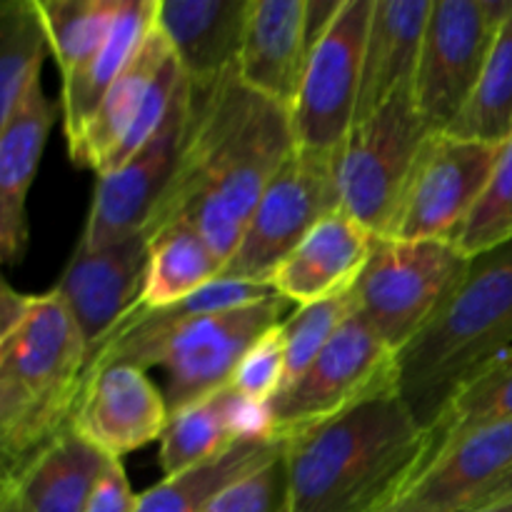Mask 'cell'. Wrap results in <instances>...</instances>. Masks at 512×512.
I'll return each mask as SVG.
<instances>
[{
    "label": "cell",
    "mask_w": 512,
    "mask_h": 512,
    "mask_svg": "<svg viewBox=\"0 0 512 512\" xmlns=\"http://www.w3.org/2000/svg\"><path fill=\"white\" fill-rule=\"evenodd\" d=\"M295 148L290 110L245 88L238 70L210 88L190 85L183 155L145 238L188 223L228 263L265 188Z\"/></svg>",
    "instance_id": "obj_1"
},
{
    "label": "cell",
    "mask_w": 512,
    "mask_h": 512,
    "mask_svg": "<svg viewBox=\"0 0 512 512\" xmlns=\"http://www.w3.org/2000/svg\"><path fill=\"white\" fill-rule=\"evenodd\" d=\"M285 443L283 512H383L408 493L433 438L398 385Z\"/></svg>",
    "instance_id": "obj_2"
},
{
    "label": "cell",
    "mask_w": 512,
    "mask_h": 512,
    "mask_svg": "<svg viewBox=\"0 0 512 512\" xmlns=\"http://www.w3.org/2000/svg\"><path fill=\"white\" fill-rule=\"evenodd\" d=\"M512 348V243L473 258L468 275L398 353V393L425 430L453 395Z\"/></svg>",
    "instance_id": "obj_3"
},
{
    "label": "cell",
    "mask_w": 512,
    "mask_h": 512,
    "mask_svg": "<svg viewBox=\"0 0 512 512\" xmlns=\"http://www.w3.org/2000/svg\"><path fill=\"white\" fill-rule=\"evenodd\" d=\"M88 363V345L58 290L35 295L23 323L0 338V478L70 428Z\"/></svg>",
    "instance_id": "obj_4"
},
{
    "label": "cell",
    "mask_w": 512,
    "mask_h": 512,
    "mask_svg": "<svg viewBox=\"0 0 512 512\" xmlns=\"http://www.w3.org/2000/svg\"><path fill=\"white\" fill-rule=\"evenodd\" d=\"M285 298H270L225 313L200 315L168 330L138 338H108L88 363V370L105 365H135L140 370L163 368L170 415L218 390L228 388L243 355L280 325Z\"/></svg>",
    "instance_id": "obj_5"
},
{
    "label": "cell",
    "mask_w": 512,
    "mask_h": 512,
    "mask_svg": "<svg viewBox=\"0 0 512 512\" xmlns=\"http://www.w3.org/2000/svg\"><path fill=\"white\" fill-rule=\"evenodd\" d=\"M430 135L413 90L395 95L355 123L333 153L340 210L375 238H390L410 175Z\"/></svg>",
    "instance_id": "obj_6"
},
{
    "label": "cell",
    "mask_w": 512,
    "mask_h": 512,
    "mask_svg": "<svg viewBox=\"0 0 512 512\" xmlns=\"http://www.w3.org/2000/svg\"><path fill=\"white\" fill-rule=\"evenodd\" d=\"M470 263L458 245L378 238L353 288L355 315L398 355L435 318Z\"/></svg>",
    "instance_id": "obj_7"
},
{
    "label": "cell",
    "mask_w": 512,
    "mask_h": 512,
    "mask_svg": "<svg viewBox=\"0 0 512 512\" xmlns=\"http://www.w3.org/2000/svg\"><path fill=\"white\" fill-rule=\"evenodd\" d=\"M393 385H398V355L353 313L310 368L273 400L270 435L295 438Z\"/></svg>",
    "instance_id": "obj_8"
},
{
    "label": "cell",
    "mask_w": 512,
    "mask_h": 512,
    "mask_svg": "<svg viewBox=\"0 0 512 512\" xmlns=\"http://www.w3.org/2000/svg\"><path fill=\"white\" fill-rule=\"evenodd\" d=\"M512 0H433L413 98L430 133H445L468 105Z\"/></svg>",
    "instance_id": "obj_9"
},
{
    "label": "cell",
    "mask_w": 512,
    "mask_h": 512,
    "mask_svg": "<svg viewBox=\"0 0 512 512\" xmlns=\"http://www.w3.org/2000/svg\"><path fill=\"white\" fill-rule=\"evenodd\" d=\"M340 210L333 153L295 148L265 188L220 278L270 283L278 265L325 218Z\"/></svg>",
    "instance_id": "obj_10"
},
{
    "label": "cell",
    "mask_w": 512,
    "mask_h": 512,
    "mask_svg": "<svg viewBox=\"0 0 512 512\" xmlns=\"http://www.w3.org/2000/svg\"><path fill=\"white\" fill-rule=\"evenodd\" d=\"M373 3L343 0L310 50L303 85L290 110L300 150L335 153L353 130Z\"/></svg>",
    "instance_id": "obj_11"
},
{
    "label": "cell",
    "mask_w": 512,
    "mask_h": 512,
    "mask_svg": "<svg viewBox=\"0 0 512 512\" xmlns=\"http://www.w3.org/2000/svg\"><path fill=\"white\" fill-rule=\"evenodd\" d=\"M500 153L503 145L448 133L430 135L410 175L390 238L458 243Z\"/></svg>",
    "instance_id": "obj_12"
},
{
    "label": "cell",
    "mask_w": 512,
    "mask_h": 512,
    "mask_svg": "<svg viewBox=\"0 0 512 512\" xmlns=\"http://www.w3.org/2000/svg\"><path fill=\"white\" fill-rule=\"evenodd\" d=\"M190 120V83L185 78L163 128L118 170L98 175L88 220L78 243L88 250L123 243L145 233L183 155Z\"/></svg>",
    "instance_id": "obj_13"
},
{
    "label": "cell",
    "mask_w": 512,
    "mask_h": 512,
    "mask_svg": "<svg viewBox=\"0 0 512 512\" xmlns=\"http://www.w3.org/2000/svg\"><path fill=\"white\" fill-rule=\"evenodd\" d=\"M170 408L163 390L135 365H105L83 378L70 430L110 460L163 438Z\"/></svg>",
    "instance_id": "obj_14"
},
{
    "label": "cell",
    "mask_w": 512,
    "mask_h": 512,
    "mask_svg": "<svg viewBox=\"0 0 512 512\" xmlns=\"http://www.w3.org/2000/svg\"><path fill=\"white\" fill-rule=\"evenodd\" d=\"M148 253L145 233L98 250L75 245L55 290L73 313L90 360L115 325L138 305L148 273Z\"/></svg>",
    "instance_id": "obj_15"
},
{
    "label": "cell",
    "mask_w": 512,
    "mask_h": 512,
    "mask_svg": "<svg viewBox=\"0 0 512 512\" xmlns=\"http://www.w3.org/2000/svg\"><path fill=\"white\" fill-rule=\"evenodd\" d=\"M313 50L308 0H250L235 70L245 88L293 110Z\"/></svg>",
    "instance_id": "obj_16"
},
{
    "label": "cell",
    "mask_w": 512,
    "mask_h": 512,
    "mask_svg": "<svg viewBox=\"0 0 512 512\" xmlns=\"http://www.w3.org/2000/svg\"><path fill=\"white\" fill-rule=\"evenodd\" d=\"M375 238L343 210L325 215L273 273L280 298L298 308L353 293L373 255Z\"/></svg>",
    "instance_id": "obj_17"
},
{
    "label": "cell",
    "mask_w": 512,
    "mask_h": 512,
    "mask_svg": "<svg viewBox=\"0 0 512 512\" xmlns=\"http://www.w3.org/2000/svg\"><path fill=\"white\" fill-rule=\"evenodd\" d=\"M250 0H158V28L193 88H210L235 70Z\"/></svg>",
    "instance_id": "obj_18"
},
{
    "label": "cell",
    "mask_w": 512,
    "mask_h": 512,
    "mask_svg": "<svg viewBox=\"0 0 512 512\" xmlns=\"http://www.w3.org/2000/svg\"><path fill=\"white\" fill-rule=\"evenodd\" d=\"M512 468V423L478 430L425 463L400 500L415 512H468Z\"/></svg>",
    "instance_id": "obj_19"
},
{
    "label": "cell",
    "mask_w": 512,
    "mask_h": 512,
    "mask_svg": "<svg viewBox=\"0 0 512 512\" xmlns=\"http://www.w3.org/2000/svg\"><path fill=\"white\" fill-rule=\"evenodd\" d=\"M433 0H375L365 40L355 123L413 90Z\"/></svg>",
    "instance_id": "obj_20"
},
{
    "label": "cell",
    "mask_w": 512,
    "mask_h": 512,
    "mask_svg": "<svg viewBox=\"0 0 512 512\" xmlns=\"http://www.w3.org/2000/svg\"><path fill=\"white\" fill-rule=\"evenodd\" d=\"M58 110L60 103L48 100L38 85L23 108L0 125V255L5 265L18 263L28 245L25 203Z\"/></svg>",
    "instance_id": "obj_21"
},
{
    "label": "cell",
    "mask_w": 512,
    "mask_h": 512,
    "mask_svg": "<svg viewBox=\"0 0 512 512\" xmlns=\"http://www.w3.org/2000/svg\"><path fill=\"white\" fill-rule=\"evenodd\" d=\"M248 435H270L268 410L240 400L230 385L178 410L170 415L168 428L160 438L163 478L218 458Z\"/></svg>",
    "instance_id": "obj_22"
},
{
    "label": "cell",
    "mask_w": 512,
    "mask_h": 512,
    "mask_svg": "<svg viewBox=\"0 0 512 512\" xmlns=\"http://www.w3.org/2000/svg\"><path fill=\"white\" fill-rule=\"evenodd\" d=\"M155 18H158V0H123L105 43L78 70L63 78L60 115H63L68 145L80 138L110 85L123 75L135 53L143 48L150 30L155 28Z\"/></svg>",
    "instance_id": "obj_23"
},
{
    "label": "cell",
    "mask_w": 512,
    "mask_h": 512,
    "mask_svg": "<svg viewBox=\"0 0 512 512\" xmlns=\"http://www.w3.org/2000/svg\"><path fill=\"white\" fill-rule=\"evenodd\" d=\"M105 460L68 428L0 485L13 490L25 512H85Z\"/></svg>",
    "instance_id": "obj_24"
},
{
    "label": "cell",
    "mask_w": 512,
    "mask_h": 512,
    "mask_svg": "<svg viewBox=\"0 0 512 512\" xmlns=\"http://www.w3.org/2000/svg\"><path fill=\"white\" fill-rule=\"evenodd\" d=\"M170 55H173V50H170L163 30L158 28V18H155V28L150 30L143 48L135 53L123 75L110 85L103 103L95 110L90 123L85 125L80 138L68 145L75 165L93 170L95 175L105 168L120 140L128 135V130L138 120L150 88H153V80L158 78L160 68Z\"/></svg>",
    "instance_id": "obj_25"
},
{
    "label": "cell",
    "mask_w": 512,
    "mask_h": 512,
    "mask_svg": "<svg viewBox=\"0 0 512 512\" xmlns=\"http://www.w3.org/2000/svg\"><path fill=\"white\" fill-rule=\"evenodd\" d=\"M283 450V440L270 435H248L218 458L163 478L158 485L145 490L138 495L135 512H205L225 488L263 468Z\"/></svg>",
    "instance_id": "obj_26"
},
{
    "label": "cell",
    "mask_w": 512,
    "mask_h": 512,
    "mask_svg": "<svg viewBox=\"0 0 512 512\" xmlns=\"http://www.w3.org/2000/svg\"><path fill=\"white\" fill-rule=\"evenodd\" d=\"M148 273L138 305L168 308L220 280L225 260L188 223H175L148 238Z\"/></svg>",
    "instance_id": "obj_27"
},
{
    "label": "cell",
    "mask_w": 512,
    "mask_h": 512,
    "mask_svg": "<svg viewBox=\"0 0 512 512\" xmlns=\"http://www.w3.org/2000/svg\"><path fill=\"white\" fill-rule=\"evenodd\" d=\"M48 33L38 0L0 3V125L8 123L40 85Z\"/></svg>",
    "instance_id": "obj_28"
},
{
    "label": "cell",
    "mask_w": 512,
    "mask_h": 512,
    "mask_svg": "<svg viewBox=\"0 0 512 512\" xmlns=\"http://www.w3.org/2000/svg\"><path fill=\"white\" fill-rule=\"evenodd\" d=\"M505 423H512V348L485 365L453 395L438 423L430 428V458L478 430Z\"/></svg>",
    "instance_id": "obj_29"
},
{
    "label": "cell",
    "mask_w": 512,
    "mask_h": 512,
    "mask_svg": "<svg viewBox=\"0 0 512 512\" xmlns=\"http://www.w3.org/2000/svg\"><path fill=\"white\" fill-rule=\"evenodd\" d=\"M445 133L493 145L512 140V10L495 35L468 105Z\"/></svg>",
    "instance_id": "obj_30"
},
{
    "label": "cell",
    "mask_w": 512,
    "mask_h": 512,
    "mask_svg": "<svg viewBox=\"0 0 512 512\" xmlns=\"http://www.w3.org/2000/svg\"><path fill=\"white\" fill-rule=\"evenodd\" d=\"M123 0H38L60 80L78 70L113 30Z\"/></svg>",
    "instance_id": "obj_31"
},
{
    "label": "cell",
    "mask_w": 512,
    "mask_h": 512,
    "mask_svg": "<svg viewBox=\"0 0 512 512\" xmlns=\"http://www.w3.org/2000/svg\"><path fill=\"white\" fill-rule=\"evenodd\" d=\"M508 243H512V140L503 145L493 175L455 245L468 258H480Z\"/></svg>",
    "instance_id": "obj_32"
},
{
    "label": "cell",
    "mask_w": 512,
    "mask_h": 512,
    "mask_svg": "<svg viewBox=\"0 0 512 512\" xmlns=\"http://www.w3.org/2000/svg\"><path fill=\"white\" fill-rule=\"evenodd\" d=\"M353 313V293H345L340 298L323 300V303L303 305L288 320L280 323L285 340V358H288V380H285V388L290 383H295L310 368V363L323 353L325 345L335 338V333L348 323V318Z\"/></svg>",
    "instance_id": "obj_33"
},
{
    "label": "cell",
    "mask_w": 512,
    "mask_h": 512,
    "mask_svg": "<svg viewBox=\"0 0 512 512\" xmlns=\"http://www.w3.org/2000/svg\"><path fill=\"white\" fill-rule=\"evenodd\" d=\"M285 380H288L285 340L280 325H275L243 355L230 380V388L253 408L268 410L285 390Z\"/></svg>",
    "instance_id": "obj_34"
},
{
    "label": "cell",
    "mask_w": 512,
    "mask_h": 512,
    "mask_svg": "<svg viewBox=\"0 0 512 512\" xmlns=\"http://www.w3.org/2000/svg\"><path fill=\"white\" fill-rule=\"evenodd\" d=\"M285 508V450L225 488L205 512H283Z\"/></svg>",
    "instance_id": "obj_35"
},
{
    "label": "cell",
    "mask_w": 512,
    "mask_h": 512,
    "mask_svg": "<svg viewBox=\"0 0 512 512\" xmlns=\"http://www.w3.org/2000/svg\"><path fill=\"white\" fill-rule=\"evenodd\" d=\"M135 508H138V495L130 488L123 463L108 458L90 490L85 512H135Z\"/></svg>",
    "instance_id": "obj_36"
},
{
    "label": "cell",
    "mask_w": 512,
    "mask_h": 512,
    "mask_svg": "<svg viewBox=\"0 0 512 512\" xmlns=\"http://www.w3.org/2000/svg\"><path fill=\"white\" fill-rule=\"evenodd\" d=\"M35 295L20 293L15 290L8 280L0 283V338L13 333L20 323L25 320V315L33 308Z\"/></svg>",
    "instance_id": "obj_37"
},
{
    "label": "cell",
    "mask_w": 512,
    "mask_h": 512,
    "mask_svg": "<svg viewBox=\"0 0 512 512\" xmlns=\"http://www.w3.org/2000/svg\"><path fill=\"white\" fill-rule=\"evenodd\" d=\"M505 498H512V468L503 475V478L495 480V483L490 485L483 495H480V500L473 505V510L483 508V505H490V503H500V500H505Z\"/></svg>",
    "instance_id": "obj_38"
},
{
    "label": "cell",
    "mask_w": 512,
    "mask_h": 512,
    "mask_svg": "<svg viewBox=\"0 0 512 512\" xmlns=\"http://www.w3.org/2000/svg\"><path fill=\"white\" fill-rule=\"evenodd\" d=\"M0 512H25L13 490L3 488V485H0Z\"/></svg>",
    "instance_id": "obj_39"
},
{
    "label": "cell",
    "mask_w": 512,
    "mask_h": 512,
    "mask_svg": "<svg viewBox=\"0 0 512 512\" xmlns=\"http://www.w3.org/2000/svg\"><path fill=\"white\" fill-rule=\"evenodd\" d=\"M468 512H512V498H505L500 500V503H490V505H483V508H475Z\"/></svg>",
    "instance_id": "obj_40"
},
{
    "label": "cell",
    "mask_w": 512,
    "mask_h": 512,
    "mask_svg": "<svg viewBox=\"0 0 512 512\" xmlns=\"http://www.w3.org/2000/svg\"><path fill=\"white\" fill-rule=\"evenodd\" d=\"M383 512H415V510L410 508V505L405 503V500H398V503L390 505V508H388V510H383Z\"/></svg>",
    "instance_id": "obj_41"
}]
</instances>
